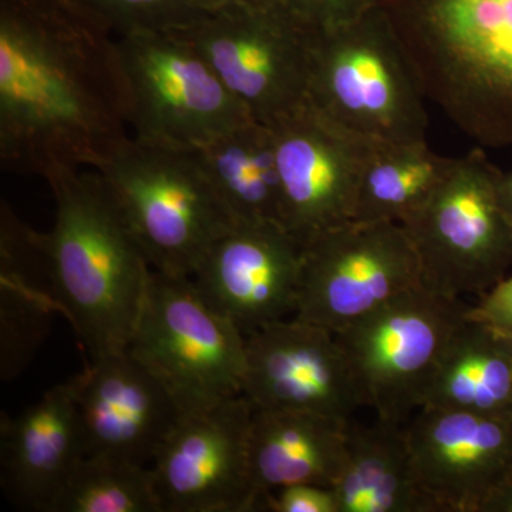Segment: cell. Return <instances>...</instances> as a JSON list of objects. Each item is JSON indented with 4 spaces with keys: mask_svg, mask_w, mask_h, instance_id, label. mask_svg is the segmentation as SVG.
<instances>
[{
    "mask_svg": "<svg viewBox=\"0 0 512 512\" xmlns=\"http://www.w3.org/2000/svg\"><path fill=\"white\" fill-rule=\"evenodd\" d=\"M346 426L318 414L254 410L249 470L259 511L266 494L286 485L333 487L348 454Z\"/></svg>",
    "mask_w": 512,
    "mask_h": 512,
    "instance_id": "20",
    "label": "cell"
},
{
    "mask_svg": "<svg viewBox=\"0 0 512 512\" xmlns=\"http://www.w3.org/2000/svg\"><path fill=\"white\" fill-rule=\"evenodd\" d=\"M271 128L286 231L303 247L352 221L360 178L377 140L343 126L311 99Z\"/></svg>",
    "mask_w": 512,
    "mask_h": 512,
    "instance_id": "12",
    "label": "cell"
},
{
    "mask_svg": "<svg viewBox=\"0 0 512 512\" xmlns=\"http://www.w3.org/2000/svg\"><path fill=\"white\" fill-rule=\"evenodd\" d=\"M421 407L512 412V339L467 313L441 353Z\"/></svg>",
    "mask_w": 512,
    "mask_h": 512,
    "instance_id": "22",
    "label": "cell"
},
{
    "mask_svg": "<svg viewBox=\"0 0 512 512\" xmlns=\"http://www.w3.org/2000/svg\"><path fill=\"white\" fill-rule=\"evenodd\" d=\"M170 33L194 47L265 126H274L311 99L315 32L282 6L208 13Z\"/></svg>",
    "mask_w": 512,
    "mask_h": 512,
    "instance_id": "9",
    "label": "cell"
},
{
    "mask_svg": "<svg viewBox=\"0 0 512 512\" xmlns=\"http://www.w3.org/2000/svg\"><path fill=\"white\" fill-rule=\"evenodd\" d=\"M76 376L84 456L151 467L185 414L163 380L128 349Z\"/></svg>",
    "mask_w": 512,
    "mask_h": 512,
    "instance_id": "16",
    "label": "cell"
},
{
    "mask_svg": "<svg viewBox=\"0 0 512 512\" xmlns=\"http://www.w3.org/2000/svg\"><path fill=\"white\" fill-rule=\"evenodd\" d=\"M45 180L56 222L43 242L60 313L92 360L123 352L153 268L96 170L56 167Z\"/></svg>",
    "mask_w": 512,
    "mask_h": 512,
    "instance_id": "2",
    "label": "cell"
},
{
    "mask_svg": "<svg viewBox=\"0 0 512 512\" xmlns=\"http://www.w3.org/2000/svg\"><path fill=\"white\" fill-rule=\"evenodd\" d=\"M117 37L74 0H0V164L97 170L127 140Z\"/></svg>",
    "mask_w": 512,
    "mask_h": 512,
    "instance_id": "1",
    "label": "cell"
},
{
    "mask_svg": "<svg viewBox=\"0 0 512 512\" xmlns=\"http://www.w3.org/2000/svg\"><path fill=\"white\" fill-rule=\"evenodd\" d=\"M252 413L241 394L181 417L151 464L163 512L259 511L249 470Z\"/></svg>",
    "mask_w": 512,
    "mask_h": 512,
    "instance_id": "14",
    "label": "cell"
},
{
    "mask_svg": "<svg viewBox=\"0 0 512 512\" xmlns=\"http://www.w3.org/2000/svg\"><path fill=\"white\" fill-rule=\"evenodd\" d=\"M302 245L282 225L238 222L191 276L202 301L245 336L295 316Z\"/></svg>",
    "mask_w": 512,
    "mask_h": 512,
    "instance_id": "15",
    "label": "cell"
},
{
    "mask_svg": "<svg viewBox=\"0 0 512 512\" xmlns=\"http://www.w3.org/2000/svg\"><path fill=\"white\" fill-rule=\"evenodd\" d=\"M151 268L191 278L212 245L238 224L195 148L126 141L100 168Z\"/></svg>",
    "mask_w": 512,
    "mask_h": 512,
    "instance_id": "4",
    "label": "cell"
},
{
    "mask_svg": "<svg viewBox=\"0 0 512 512\" xmlns=\"http://www.w3.org/2000/svg\"><path fill=\"white\" fill-rule=\"evenodd\" d=\"M406 434L421 488L440 512H481L512 468V412L421 407Z\"/></svg>",
    "mask_w": 512,
    "mask_h": 512,
    "instance_id": "17",
    "label": "cell"
},
{
    "mask_svg": "<svg viewBox=\"0 0 512 512\" xmlns=\"http://www.w3.org/2000/svg\"><path fill=\"white\" fill-rule=\"evenodd\" d=\"M345 466L333 485L339 512H440L414 471L406 426L376 417L346 426Z\"/></svg>",
    "mask_w": 512,
    "mask_h": 512,
    "instance_id": "21",
    "label": "cell"
},
{
    "mask_svg": "<svg viewBox=\"0 0 512 512\" xmlns=\"http://www.w3.org/2000/svg\"><path fill=\"white\" fill-rule=\"evenodd\" d=\"M242 396L254 410L318 414L349 423L369 400L335 333L296 318L245 336Z\"/></svg>",
    "mask_w": 512,
    "mask_h": 512,
    "instance_id": "13",
    "label": "cell"
},
{
    "mask_svg": "<svg viewBox=\"0 0 512 512\" xmlns=\"http://www.w3.org/2000/svg\"><path fill=\"white\" fill-rule=\"evenodd\" d=\"M201 15L235 9H271L281 6V0H190Z\"/></svg>",
    "mask_w": 512,
    "mask_h": 512,
    "instance_id": "30",
    "label": "cell"
},
{
    "mask_svg": "<svg viewBox=\"0 0 512 512\" xmlns=\"http://www.w3.org/2000/svg\"><path fill=\"white\" fill-rule=\"evenodd\" d=\"M427 100L481 147H512V0H383Z\"/></svg>",
    "mask_w": 512,
    "mask_h": 512,
    "instance_id": "3",
    "label": "cell"
},
{
    "mask_svg": "<svg viewBox=\"0 0 512 512\" xmlns=\"http://www.w3.org/2000/svg\"><path fill=\"white\" fill-rule=\"evenodd\" d=\"M50 512H163L151 467L82 457Z\"/></svg>",
    "mask_w": 512,
    "mask_h": 512,
    "instance_id": "25",
    "label": "cell"
},
{
    "mask_svg": "<svg viewBox=\"0 0 512 512\" xmlns=\"http://www.w3.org/2000/svg\"><path fill=\"white\" fill-rule=\"evenodd\" d=\"M124 119L134 138L195 148L255 120L210 64L174 33L117 37Z\"/></svg>",
    "mask_w": 512,
    "mask_h": 512,
    "instance_id": "7",
    "label": "cell"
},
{
    "mask_svg": "<svg viewBox=\"0 0 512 512\" xmlns=\"http://www.w3.org/2000/svg\"><path fill=\"white\" fill-rule=\"evenodd\" d=\"M0 373L15 379L35 357L60 313L50 281L43 234L6 201L0 208Z\"/></svg>",
    "mask_w": 512,
    "mask_h": 512,
    "instance_id": "19",
    "label": "cell"
},
{
    "mask_svg": "<svg viewBox=\"0 0 512 512\" xmlns=\"http://www.w3.org/2000/svg\"><path fill=\"white\" fill-rule=\"evenodd\" d=\"M498 191H500V200L503 204L505 214L512 224V170L501 171L500 181H498Z\"/></svg>",
    "mask_w": 512,
    "mask_h": 512,
    "instance_id": "32",
    "label": "cell"
},
{
    "mask_svg": "<svg viewBox=\"0 0 512 512\" xmlns=\"http://www.w3.org/2000/svg\"><path fill=\"white\" fill-rule=\"evenodd\" d=\"M383 0H281L299 22L313 32H326L349 25L382 5Z\"/></svg>",
    "mask_w": 512,
    "mask_h": 512,
    "instance_id": "27",
    "label": "cell"
},
{
    "mask_svg": "<svg viewBox=\"0 0 512 512\" xmlns=\"http://www.w3.org/2000/svg\"><path fill=\"white\" fill-rule=\"evenodd\" d=\"M311 100L372 140H427L426 94L382 5L349 25L315 32Z\"/></svg>",
    "mask_w": 512,
    "mask_h": 512,
    "instance_id": "5",
    "label": "cell"
},
{
    "mask_svg": "<svg viewBox=\"0 0 512 512\" xmlns=\"http://www.w3.org/2000/svg\"><path fill=\"white\" fill-rule=\"evenodd\" d=\"M421 284L419 256L402 224L352 220L303 245L293 318L338 333Z\"/></svg>",
    "mask_w": 512,
    "mask_h": 512,
    "instance_id": "11",
    "label": "cell"
},
{
    "mask_svg": "<svg viewBox=\"0 0 512 512\" xmlns=\"http://www.w3.org/2000/svg\"><path fill=\"white\" fill-rule=\"evenodd\" d=\"M116 37L170 33L201 16L190 0H74Z\"/></svg>",
    "mask_w": 512,
    "mask_h": 512,
    "instance_id": "26",
    "label": "cell"
},
{
    "mask_svg": "<svg viewBox=\"0 0 512 512\" xmlns=\"http://www.w3.org/2000/svg\"><path fill=\"white\" fill-rule=\"evenodd\" d=\"M481 512H512V468L485 500Z\"/></svg>",
    "mask_w": 512,
    "mask_h": 512,
    "instance_id": "31",
    "label": "cell"
},
{
    "mask_svg": "<svg viewBox=\"0 0 512 512\" xmlns=\"http://www.w3.org/2000/svg\"><path fill=\"white\" fill-rule=\"evenodd\" d=\"M2 487L25 511L50 512L74 464L84 457L77 376L47 390L39 402L0 427Z\"/></svg>",
    "mask_w": 512,
    "mask_h": 512,
    "instance_id": "18",
    "label": "cell"
},
{
    "mask_svg": "<svg viewBox=\"0 0 512 512\" xmlns=\"http://www.w3.org/2000/svg\"><path fill=\"white\" fill-rule=\"evenodd\" d=\"M195 151L235 221L284 227L281 175L271 127L251 120Z\"/></svg>",
    "mask_w": 512,
    "mask_h": 512,
    "instance_id": "23",
    "label": "cell"
},
{
    "mask_svg": "<svg viewBox=\"0 0 512 512\" xmlns=\"http://www.w3.org/2000/svg\"><path fill=\"white\" fill-rule=\"evenodd\" d=\"M262 511L339 512V504L332 487L293 484L266 494L262 501Z\"/></svg>",
    "mask_w": 512,
    "mask_h": 512,
    "instance_id": "28",
    "label": "cell"
},
{
    "mask_svg": "<svg viewBox=\"0 0 512 512\" xmlns=\"http://www.w3.org/2000/svg\"><path fill=\"white\" fill-rule=\"evenodd\" d=\"M128 350L163 380L185 413L242 394L245 335L202 301L191 278L151 271Z\"/></svg>",
    "mask_w": 512,
    "mask_h": 512,
    "instance_id": "8",
    "label": "cell"
},
{
    "mask_svg": "<svg viewBox=\"0 0 512 512\" xmlns=\"http://www.w3.org/2000/svg\"><path fill=\"white\" fill-rule=\"evenodd\" d=\"M470 306L421 284L335 333L376 417L403 426L412 419Z\"/></svg>",
    "mask_w": 512,
    "mask_h": 512,
    "instance_id": "10",
    "label": "cell"
},
{
    "mask_svg": "<svg viewBox=\"0 0 512 512\" xmlns=\"http://www.w3.org/2000/svg\"><path fill=\"white\" fill-rule=\"evenodd\" d=\"M468 316L512 339V276H505L503 281L480 296L476 305L470 306Z\"/></svg>",
    "mask_w": 512,
    "mask_h": 512,
    "instance_id": "29",
    "label": "cell"
},
{
    "mask_svg": "<svg viewBox=\"0 0 512 512\" xmlns=\"http://www.w3.org/2000/svg\"><path fill=\"white\" fill-rule=\"evenodd\" d=\"M500 175L476 148L456 158L429 200L402 222L431 291L480 298L510 271L512 224L500 200Z\"/></svg>",
    "mask_w": 512,
    "mask_h": 512,
    "instance_id": "6",
    "label": "cell"
},
{
    "mask_svg": "<svg viewBox=\"0 0 512 512\" xmlns=\"http://www.w3.org/2000/svg\"><path fill=\"white\" fill-rule=\"evenodd\" d=\"M454 161L434 153L427 140L377 141L360 178L353 220L402 224L429 200Z\"/></svg>",
    "mask_w": 512,
    "mask_h": 512,
    "instance_id": "24",
    "label": "cell"
}]
</instances>
